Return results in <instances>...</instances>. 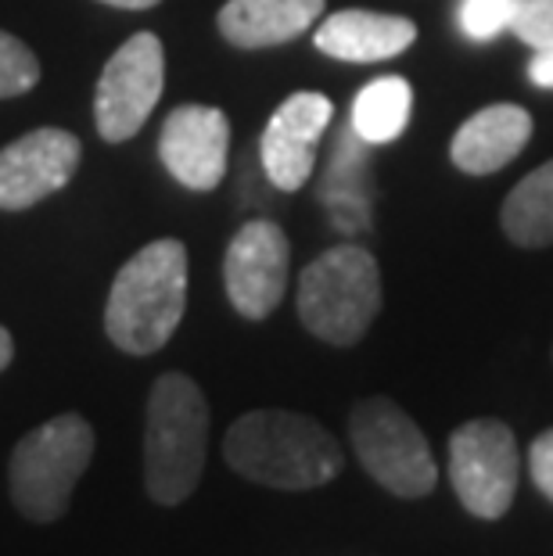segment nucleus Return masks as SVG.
<instances>
[{
	"label": "nucleus",
	"mask_w": 553,
	"mask_h": 556,
	"mask_svg": "<svg viewBox=\"0 0 553 556\" xmlns=\"http://www.w3.org/2000/svg\"><path fill=\"white\" fill-rule=\"evenodd\" d=\"M528 475H532L536 489L553 503V428L539 434L528 448Z\"/></svg>",
	"instance_id": "412c9836"
},
{
	"label": "nucleus",
	"mask_w": 553,
	"mask_h": 556,
	"mask_svg": "<svg viewBox=\"0 0 553 556\" xmlns=\"http://www.w3.org/2000/svg\"><path fill=\"white\" fill-rule=\"evenodd\" d=\"M209 402L187 374H162L148 395L144 484L162 506L184 503L205 470Z\"/></svg>",
	"instance_id": "7ed1b4c3"
},
{
	"label": "nucleus",
	"mask_w": 553,
	"mask_h": 556,
	"mask_svg": "<svg viewBox=\"0 0 553 556\" xmlns=\"http://www.w3.org/2000/svg\"><path fill=\"white\" fill-rule=\"evenodd\" d=\"M517 8H521V0H464L461 29L470 40H492L514 26Z\"/></svg>",
	"instance_id": "6ab92c4d"
},
{
	"label": "nucleus",
	"mask_w": 553,
	"mask_h": 556,
	"mask_svg": "<svg viewBox=\"0 0 553 556\" xmlns=\"http://www.w3.org/2000/svg\"><path fill=\"white\" fill-rule=\"evenodd\" d=\"M517 442L503 420H467L450 438V478L467 514L500 520L517 492Z\"/></svg>",
	"instance_id": "0eeeda50"
},
{
	"label": "nucleus",
	"mask_w": 553,
	"mask_h": 556,
	"mask_svg": "<svg viewBox=\"0 0 553 556\" xmlns=\"http://www.w3.org/2000/svg\"><path fill=\"white\" fill-rule=\"evenodd\" d=\"M414 90L403 76H381L367 83L352 101V134L363 144H392L410 123Z\"/></svg>",
	"instance_id": "f3484780"
},
{
	"label": "nucleus",
	"mask_w": 553,
	"mask_h": 556,
	"mask_svg": "<svg viewBox=\"0 0 553 556\" xmlns=\"http://www.w3.org/2000/svg\"><path fill=\"white\" fill-rule=\"evenodd\" d=\"M230 123L213 104H180L162 123L159 155L187 191H213L227 173Z\"/></svg>",
	"instance_id": "9b49d317"
},
{
	"label": "nucleus",
	"mask_w": 553,
	"mask_h": 556,
	"mask_svg": "<svg viewBox=\"0 0 553 556\" xmlns=\"http://www.w3.org/2000/svg\"><path fill=\"white\" fill-rule=\"evenodd\" d=\"M166 83V51L155 33H137L109 58L93 90V123L109 144L137 137Z\"/></svg>",
	"instance_id": "6e6552de"
},
{
	"label": "nucleus",
	"mask_w": 553,
	"mask_h": 556,
	"mask_svg": "<svg viewBox=\"0 0 553 556\" xmlns=\"http://www.w3.org/2000/svg\"><path fill=\"white\" fill-rule=\"evenodd\" d=\"M101 4H112V8H126V11H144V8H155L159 0H101Z\"/></svg>",
	"instance_id": "b1692460"
},
{
	"label": "nucleus",
	"mask_w": 553,
	"mask_h": 556,
	"mask_svg": "<svg viewBox=\"0 0 553 556\" xmlns=\"http://www.w3.org/2000/svg\"><path fill=\"white\" fill-rule=\"evenodd\" d=\"M381 313V269L367 248L338 244L299 277V319L313 338L349 349Z\"/></svg>",
	"instance_id": "20e7f679"
},
{
	"label": "nucleus",
	"mask_w": 553,
	"mask_h": 556,
	"mask_svg": "<svg viewBox=\"0 0 553 556\" xmlns=\"http://www.w3.org/2000/svg\"><path fill=\"white\" fill-rule=\"evenodd\" d=\"M335 115L331 98L313 90H299L269 115V123L259 140V155L269 184L280 191H299L313 176L316 165V144H321L327 123Z\"/></svg>",
	"instance_id": "f8f14e48"
},
{
	"label": "nucleus",
	"mask_w": 553,
	"mask_h": 556,
	"mask_svg": "<svg viewBox=\"0 0 553 556\" xmlns=\"http://www.w3.org/2000/svg\"><path fill=\"white\" fill-rule=\"evenodd\" d=\"M349 438L363 470L399 500H420L439 481L425 431L392 399H363L349 417Z\"/></svg>",
	"instance_id": "423d86ee"
},
{
	"label": "nucleus",
	"mask_w": 553,
	"mask_h": 556,
	"mask_svg": "<svg viewBox=\"0 0 553 556\" xmlns=\"http://www.w3.org/2000/svg\"><path fill=\"white\" fill-rule=\"evenodd\" d=\"M532 137V115L521 104H489L456 129L450 159L461 173L489 176L514 162Z\"/></svg>",
	"instance_id": "4468645a"
},
{
	"label": "nucleus",
	"mask_w": 553,
	"mask_h": 556,
	"mask_svg": "<svg viewBox=\"0 0 553 556\" xmlns=\"http://www.w3.org/2000/svg\"><path fill=\"white\" fill-rule=\"evenodd\" d=\"M291 244L269 219H252L234 233L223 255L227 299L244 319H266L288 291Z\"/></svg>",
	"instance_id": "1a4fd4ad"
},
{
	"label": "nucleus",
	"mask_w": 553,
	"mask_h": 556,
	"mask_svg": "<svg viewBox=\"0 0 553 556\" xmlns=\"http://www.w3.org/2000/svg\"><path fill=\"white\" fill-rule=\"evenodd\" d=\"M321 15L324 0H227L219 8V33L241 51H263L302 37Z\"/></svg>",
	"instance_id": "2eb2a0df"
},
{
	"label": "nucleus",
	"mask_w": 553,
	"mask_h": 556,
	"mask_svg": "<svg viewBox=\"0 0 553 556\" xmlns=\"http://www.w3.org/2000/svg\"><path fill=\"white\" fill-rule=\"evenodd\" d=\"M417 40V26L403 15H381V11L349 8L338 15L324 18L316 26V51L338 62H388V58L403 54L410 43Z\"/></svg>",
	"instance_id": "ddd939ff"
},
{
	"label": "nucleus",
	"mask_w": 553,
	"mask_h": 556,
	"mask_svg": "<svg viewBox=\"0 0 553 556\" xmlns=\"http://www.w3.org/2000/svg\"><path fill=\"white\" fill-rule=\"evenodd\" d=\"M511 29L536 51L553 47V0H521Z\"/></svg>",
	"instance_id": "aec40b11"
},
{
	"label": "nucleus",
	"mask_w": 553,
	"mask_h": 556,
	"mask_svg": "<svg viewBox=\"0 0 553 556\" xmlns=\"http://www.w3.org/2000/svg\"><path fill=\"white\" fill-rule=\"evenodd\" d=\"M528 79L536 83V87L543 90H553V47H546V51H539L532 62H528Z\"/></svg>",
	"instance_id": "4be33fe9"
},
{
	"label": "nucleus",
	"mask_w": 553,
	"mask_h": 556,
	"mask_svg": "<svg viewBox=\"0 0 553 556\" xmlns=\"http://www.w3.org/2000/svg\"><path fill=\"white\" fill-rule=\"evenodd\" d=\"M40 62L26 43L0 29V98H18L37 87Z\"/></svg>",
	"instance_id": "a211bd4d"
},
{
	"label": "nucleus",
	"mask_w": 553,
	"mask_h": 556,
	"mask_svg": "<svg viewBox=\"0 0 553 556\" xmlns=\"http://www.w3.org/2000/svg\"><path fill=\"white\" fill-rule=\"evenodd\" d=\"M500 223L517 248L553 244V162H543L514 187L500 208Z\"/></svg>",
	"instance_id": "dca6fc26"
},
{
	"label": "nucleus",
	"mask_w": 553,
	"mask_h": 556,
	"mask_svg": "<svg viewBox=\"0 0 553 556\" xmlns=\"http://www.w3.org/2000/svg\"><path fill=\"white\" fill-rule=\"evenodd\" d=\"M11 359H15V341H11L8 330L0 327V370H8Z\"/></svg>",
	"instance_id": "5701e85b"
},
{
	"label": "nucleus",
	"mask_w": 553,
	"mask_h": 556,
	"mask_svg": "<svg viewBox=\"0 0 553 556\" xmlns=\"http://www.w3.org/2000/svg\"><path fill=\"white\" fill-rule=\"evenodd\" d=\"M90 459L93 428L79 413H62L29 431L15 445L8 467L11 500H15L18 514L37 525L65 517L76 481L87 475Z\"/></svg>",
	"instance_id": "39448f33"
},
{
	"label": "nucleus",
	"mask_w": 553,
	"mask_h": 556,
	"mask_svg": "<svg viewBox=\"0 0 553 556\" xmlns=\"http://www.w3.org/2000/svg\"><path fill=\"white\" fill-rule=\"evenodd\" d=\"M187 309V248L173 238L151 241L129 255L115 274L104 330L112 345L129 356H151L166 349Z\"/></svg>",
	"instance_id": "f03ea898"
},
{
	"label": "nucleus",
	"mask_w": 553,
	"mask_h": 556,
	"mask_svg": "<svg viewBox=\"0 0 553 556\" xmlns=\"http://www.w3.org/2000/svg\"><path fill=\"white\" fill-rule=\"evenodd\" d=\"M230 470L266 489L305 492L341 475V445L313 417L288 409H255L223 438Z\"/></svg>",
	"instance_id": "f257e3e1"
},
{
	"label": "nucleus",
	"mask_w": 553,
	"mask_h": 556,
	"mask_svg": "<svg viewBox=\"0 0 553 556\" xmlns=\"http://www.w3.org/2000/svg\"><path fill=\"white\" fill-rule=\"evenodd\" d=\"M84 159V144L68 129H33L0 151V208L18 212L62 191Z\"/></svg>",
	"instance_id": "9d476101"
}]
</instances>
